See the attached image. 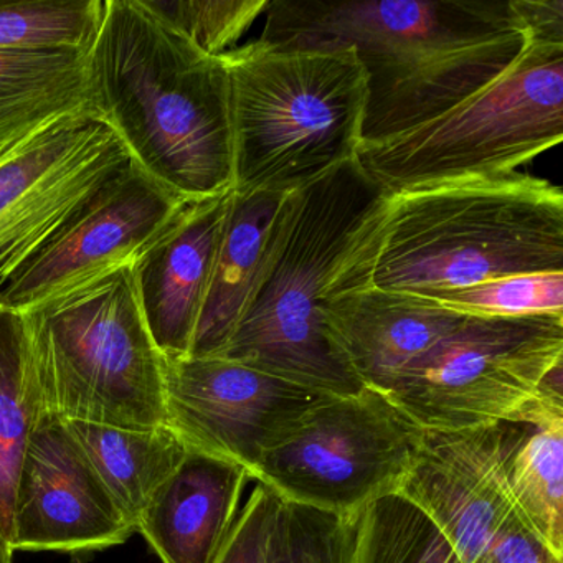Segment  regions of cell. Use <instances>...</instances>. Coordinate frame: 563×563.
I'll use <instances>...</instances> for the list:
<instances>
[{
    "label": "cell",
    "mask_w": 563,
    "mask_h": 563,
    "mask_svg": "<svg viewBox=\"0 0 563 563\" xmlns=\"http://www.w3.org/2000/svg\"><path fill=\"white\" fill-rule=\"evenodd\" d=\"M14 553L11 542L0 532V563H14Z\"/></svg>",
    "instance_id": "30"
},
{
    "label": "cell",
    "mask_w": 563,
    "mask_h": 563,
    "mask_svg": "<svg viewBox=\"0 0 563 563\" xmlns=\"http://www.w3.org/2000/svg\"><path fill=\"white\" fill-rule=\"evenodd\" d=\"M67 424L136 532L144 507L186 457V444L166 424L144 430L87 421Z\"/></svg>",
    "instance_id": "20"
},
{
    "label": "cell",
    "mask_w": 563,
    "mask_h": 563,
    "mask_svg": "<svg viewBox=\"0 0 563 563\" xmlns=\"http://www.w3.org/2000/svg\"><path fill=\"white\" fill-rule=\"evenodd\" d=\"M88 108L131 161L184 200L232 189L229 68L154 15L143 0H104L85 52Z\"/></svg>",
    "instance_id": "3"
},
{
    "label": "cell",
    "mask_w": 563,
    "mask_h": 563,
    "mask_svg": "<svg viewBox=\"0 0 563 563\" xmlns=\"http://www.w3.org/2000/svg\"><path fill=\"white\" fill-rule=\"evenodd\" d=\"M143 4L194 47L222 57L265 14L269 0H143Z\"/></svg>",
    "instance_id": "26"
},
{
    "label": "cell",
    "mask_w": 563,
    "mask_h": 563,
    "mask_svg": "<svg viewBox=\"0 0 563 563\" xmlns=\"http://www.w3.org/2000/svg\"><path fill=\"white\" fill-rule=\"evenodd\" d=\"M42 413L27 316L0 305V532L9 542L19 471Z\"/></svg>",
    "instance_id": "21"
},
{
    "label": "cell",
    "mask_w": 563,
    "mask_h": 563,
    "mask_svg": "<svg viewBox=\"0 0 563 563\" xmlns=\"http://www.w3.org/2000/svg\"><path fill=\"white\" fill-rule=\"evenodd\" d=\"M286 196L288 194L232 189L229 216L190 357H217L229 344L258 278Z\"/></svg>",
    "instance_id": "18"
},
{
    "label": "cell",
    "mask_w": 563,
    "mask_h": 563,
    "mask_svg": "<svg viewBox=\"0 0 563 563\" xmlns=\"http://www.w3.org/2000/svg\"><path fill=\"white\" fill-rule=\"evenodd\" d=\"M530 428L497 421L470 430H424L398 493L433 519L463 563H473L517 514L507 466Z\"/></svg>",
    "instance_id": "13"
},
{
    "label": "cell",
    "mask_w": 563,
    "mask_h": 563,
    "mask_svg": "<svg viewBox=\"0 0 563 563\" xmlns=\"http://www.w3.org/2000/svg\"><path fill=\"white\" fill-rule=\"evenodd\" d=\"M249 477L233 461L189 450L144 507L136 532L163 563H212Z\"/></svg>",
    "instance_id": "17"
},
{
    "label": "cell",
    "mask_w": 563,
    "mask_h": 563,
    "mask_svg": "<svg viewBox=\"0 0 563 563\" xmlns=\"http://www.w3.org/2000/svg\"><path fill=\"white\" fill-rule=\"evenodd\" d=\"M423 433L382 391L364 388L351 397H328L262 457L250 477L279 499L361 514L374 500L398 493Z\"/></svg>",
    "instance_id": "9"
},
{
    "label": "cell",
    "mask_w": 563,
    "mask_h": 563,
    "mask_svg": "<svg viewBox=\"0 0 563 563\" xmlns=\"http://www.w3.org/2000/svg\"><path fill=\"white\" fill-rule=\"evenodd\" d=\"M166 427L186 444L249 471L334 395L223 357H164Z\"/></svg>",
    "instance_id": "11"
},
{
    "label": "cell",
    "mask_w": 563,
    "mask_h": 563,
    "mask_svg": "<svg viewBox=\"0 0 563 563\" xmlns=\"http://www.w3.org/2000/svg\"><path fill=\"white\" fill-rule=\"evenodd\" d=\"M431 299L466 314H563V273L489 279Z\"/></svg>",
    "instance_id": "27"
},
{
    "label": "cell",
    "mask_w": 563,
    "mask_h": 563,
    "mask_svg": "<svg viewBox=\"0 0 563 563\" xmlns=\"http://www.w3.org/2000/svg\"><path fill=\"white\" fill-rule=\"evenodd\" d=\"M473 563H563V560L556 559L516 514Z\"/></svg>",
    "instance_id": "29"
},
{
    "label": "cell",
    "mask_w": 563,
    "mask_h": 563,
    "mask_svg": "<svg viewBox=\"0 0 563 563\" xmlns=\"http://www.w3.org/2000/svg\"><path fill=\"white\" fill-rule=\"evenodd\" d=\"M279 497L258 483L236 516L212 563H263L266 540Z\"/></svg>",
    "instance_id": "28"
},
{
    "label": "cell",
    "mask_w": 563,
    "mask_h": 563,
    "mask_svg": "<svg viewBox=\"0 0 563 563\" xmlns=\"http://www.w3.org/2000/svg\"><path fill=\"white\" fill-rule=\"evenodd\" d=\"M357 563H463L440 527L404 494L368 504L358 519Z\"/></svg>",
    "instance_id": "23"
},
{
    "label": "cell",
    "mask_w": 563,
    "mask_h": 563,
    "mask_svg": "<svg viewBox=\"0 0 563 563\" xmlns=\"http://www.w3.org/2000/svg\"><path fill=\"white\" fill-rule=\"evenodd\" d=\"M390 203L357 157L288 194L242 318L217 357L319 394H361L322 309L372 286Z\"/></svg>",
    "instance_id": "2"
},
{
    "label": "cell",
    "mask_w": 563,
    "mask_h": 563,
    "mask_svg": "<svg viewBox=\"0 0 563 563\" xmlns=\"http://www.w3.org/2000/svg\"><path fill=\"white\" fill-rule=\"evenodd\" d=\"M260 42L352 48L365 71L362 144L401 136L503 77L529 45L512 0H275Z\"/></svg>",
    "instance_id": "1"
},
{
    "label": "cell",
    "mask_w": 563,
    "mask_h": 563,
    "mask_svg": "<svg viewBox=\"0 0 563 563\" xmlns=\"http://www.w3.org/2000/svg\"><path fill=\"white\" fill-rule=\"evenodd\" d=\"M542 273H563L562 189L510 173L391 196L372 286L437 298Z\"/></svg>",
    "instance_id": "4"
},
{
    "label": "cell",
    "mask_w": 563,
    "mask_h": 563,
    "mask_svg": "<svg viewBox=\"0 0 563 563\" xmlns=\"http://www.w3.org/2000/svg\"><path fill=\"white\" fill-rule=\"evenodd\" d=\"M466 316L424 296L374 286L341 292L322 309L325 329L358 380L382 394Z\"/></svg>",
    "instance_id": "16"
},
{
    "label": "cell",
    "mask_w": 563,
    "mask_h": 563,
    "mask_svg": "<svg viewBox=\"0 0 563 563\" xmlns=\"http://www.w3.org/2000/svg\"><path fill=\"white\" fill-rule=\"evenodd\" d=\"M358 519L279 499L263 563H357Z\"/></svg>",
    "instance_id": "24"
},
{
    "label": "cell",
    "mask_w": 563,
    "mask_h": 563,
    "mask_svg": "<svg viewBox=\"0 0 563 563\" xmlns=\"http://www.w3.org/2000/svg\"><path fill=\"white\" fill-rule=\"evenodd\" d=\"M131 163L91 111L51 124L0 161V291Z\"/></svg>",
    "instance_id": "10"
},
{
    "label": "cell",
    "mask_w": 563,
    "mask_h": 563,
    "mask_svg": "<svg viewBox=\"0 0 563 563\" xmlns=\"http://www.w3.org/2000/svg\"><path fill=\"white\" fill-rule=\"evenodd\" d=\"M562 140L563 42L532 35L503 77L401 136L364 144L355 157L378 186L397 196L506 176Z\"/></svg>",
    "instance_id": "7"
},
{
    "label": "cell",
    "mask_w": 563,
    "mask_h": 563,
    "mask_svg": "<svg viewBox=\"0 0 563 563\" xmlns=\"http://www.w3.org/2000/svg\"><path fill=\"white\" fill-rule=\"evenodd\" d=\"M517 516L563 560V424L532 427L507 466Z\"/></svg>",
    "instance_id": "22"
},
{
    "label": "cell",
    "mask_w": 563,
    "mask_h": 563,
    "mask_svg": "<svg viewBox=\"0 0 563 563\" xmlns=\"http://www.w3.org/2000/svg\"><path fill=\"white\" fill-rule=\"evenodd\" d=\"M44 413L118 428L166 424L164 355L131 266L25 311Z\"/></svg>",
    "instance_id": "6"
},
{
    "label": "cell",
    "mask_w": 563,
    "mask_h": 563,
    "mask_svg": "<svg viewBox=\"0 0 563 563\" xmlns=\"http://www.w3.org/2000/svg\"><path fill=\"white\" fill-rule=\"evenodd\" d=\"M184 202L131 163L0 291V305L25 312L133 266Z\"/></svg>",
    "instance_id": "12"
},
{
    "label": "cell",
    "mask_w": 563,
    "mask_h": 563,
    "mask_svg": "<svg viewBox=\"0 0 563 563\" xmlns=\"http://www.w3.org/2000/svg\"><path fill=\"white\" fill-rule=\"evenodd\" d=\"M67 421L42 413L19 471L14 552H87L133 536Z\"/></svg>",
    "instance_id": "14"
},
{
    "label": "cell",
    "mask_w": 563,
    "mask_h": 563,
    "mask_svg": "<svg viewBox=\"0 0 563 563\" xmlns=\"http://www.w3.org/2000/svg\"><path fill=\"white\" fill-rule=\"evenodd\" d=\"M103 9L104 0L0 2V51L87 52L100 27Z\"/></svg>",
    "instance_id": "25"
},
{
    "label": "cell",
    "mask_w": 563,
    "mask_h": 563,
    "mask_svg": "<svg viewBox=\"0 0 563 563\" xmlns=\"http://www.w3.org/2000/svg\"><path fill=\"white\" fill-rule=\"evenodd\" d=\"M222 58L233 190L291 194L357 156L365 71L352 48L288 51L256 41Z\"/></svg>",
    "instance_id": "5"
},
{
    "label": "cell",
    "mask_w": 563,
    "mask_h": 563,
    "mask_svg": "<svg viewBox=\"0 0 563 563\" xmlns=\"http://www.w3.org/2000/svg\"><path fill=\"white\" fill-rule=\"evenodd\" d=\"M560 361L563 314H467L405 368L387 395L427 431L517 423Z\"/></svg>",
    "instance_id": "8"
},
{
    "label": "cell",
    "mask_w": 563,
    "mask_h": 563,
    "mask_svg": "<svg viewBox=\"0 0 563 563\" xmlns=\"http://www.w3.org/2000/svg\"><path fill=\"white\" fill-rule=\"evenodd\" d=\"M232 189L186 200L131 269L144 321L164 357H187L209 291Z\"/></svg>",
    "instance_id": "15"
},
{
    "label": "cell",
    "mask_w": 563,
    "mask_h": 563,
    "mask_svg": "<svg viewBox=\"0 0 563 563\" xmlns=\"http://www.w3.org/2000/svg\"><path fill=\"white\" fill-rule=\"evenodd\" d=\"M85 111V52L0 51V150Z\"/></svg>",
    "instance_id": "19"
}]
</instances>
